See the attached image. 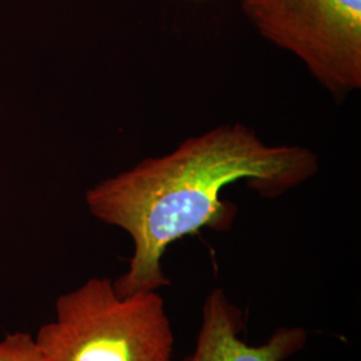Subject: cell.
Segmentation results:
<instances>
[{"label": "cell", "mask_w": 361, "mask_h": 361, "mask_svg": "<svg viewBox=\"0 0 361 361\" xmlns=\"http://www.w3.org/2000/svg\"><path fill=\"white\" fill-rule=\"evenodd\" d=\"M317 157L296 145H267L241 123L190 137L170 154L146 158L86 193L91 213L130 234L134 255L116 283L129 296L170 284L162 257L170 244L204 228L224 231L234 207L221 192L237 180L274 198L310 180Z\"/></svg>", "instance_id": "obj_1"}, {"label": "cell", "mask_w": 361, "mask_h": 361, "mask_svg": "<svg viewBox=\"0 0 361 361\" xmlns=\"http://www.w3.org/2000/svg\"><path fill=\"white\" fill-rule=\"evenodd\" d=\"M37 341L50 361H171L174 335L157 290L121 296L94 277L56 300Z\"/></svg>", "instance_id": "obj_2"}, {"label": "cell", "mask_w": 361, "mask_h": 361, "mask_svg": "<svg viewBox=\"0 0 361 361\" xmlns=\"http://www.w3.org/2000/svg\"><path fill=\"white\" fill-rule=\"evenodd\" d=\"M258 32L336 97L361 87V0H240Z\"/></svg>", "instance_id": "obj_3"}, {"label": "cell", "mask_w": 361, "mask_h": 361, "mask_svg": "<svg viewBox=\"0 0 361 361\" xmlns=\"http://www.w3.org/2000/svg\"><path fill=\"white\" fill-rule=\"evenodd\" d=\"M241 313L224 290L214 289L204 304L202 323L193 352L182 361H284L304 347L301 328H281L262 345H249L240 337Z\"/></svg>", "instance_id": "obj_4"}, {"label": "cell", "mask_w": 361, "mask_h": 361, "mask_svg": "<svg viewBox=\"0 0 361 361\" xmlns=\"http://www.w3.org/2000/svg\"><path fill=\"white\" fill-rule=\"evenodd\" d=\"M0 361H50L30 334L15 332L0 340Z\"/></svg>", "instance_id": "obj_5"}]
</instances>
